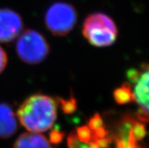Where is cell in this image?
<instances>
[{
	"label": "cell",
	"instance_id": "9c48e42d",
	"mask_svg": "<svg viewBox=\"0 0 149 148\" xmlns=\"http://www.w3.org/2000/svg\"><path fill=\"white\" fill-rule=\"evenodd\" d=\"M14 148H52L46 138L36 132L23 133L17 138Z\"/></svg>",
	"mask_w": 149,
	"mask_h": 148
},
{
	"label": "cell",
	"instance_id": "277c9868",
	"mask_svg": "<svg viewBox=\"0 0 149 148\" xmlns=\"http://www.w3.org/2000/svg\"><path fill=\"white\" fill-rule=\"evenodd\" d=\"M77 21V12L71 4L55 2L45 12V26L53 35L64 36L74 29Z\"/></svg>",
	"mask_w": 149,
	"mask_h": 148
},
{
	"label": "cell",
	"instance_id": "4fadbf2b",
	"mask_svg": "<svg viewBox=\"0 0 149 148\" xmlns=\"http://www.w3.org/2000/svg\"><path fill=\"white\" fill-rule=\"evenodd\" d=\"M68 145L69 148H95L89 144H86L78 139L76 132H72L68 138Z\"/></svg>",
	"mask_w": 149,
	"mask_h": 148
},
{
	"label": "cell",
	"instance_id": "ac0fdd59",
	"mask_svg": "<svg viewBox=\"0 0 149 148\" xmlns=\"http://www.w3.org/2000/svg\"><path fill=\"white\" fill-rule=\"evenodd\" d=\"M8 63V56L6 52L0 46V73H2L6 67Z\"/></svg>",
	"mask_w": 149,
	"mask_h": 148
},
{
	"label": "cell",
	"instance_id": "30bf717a",
	"mask_svg": "<svg viewBox=\"0 0 149 148\" xmlns=\"http://www.w3.org/2000/svg\"><path fill=\"white\" fill-rule=\"evenodd\" d=\"M113 98L118 104L134 102V94L130 83H124L120 87L116 88L113 92Z\"/></svg>",
	"mask_w": 149,
	"mask_h": 148
},
{
	"label": "cell",
	"instance_id": "3957f363",
	"mask_svg": "<svg viewBox=\"0 0 149 148\" xmlns=\"http://www.w3.org/2000/svg\"><path fill=\"white\" fill-rule=\"evenodd\" d=\"M50 51L49 43L42 35L33 30H26L16 43L19 58L28 64H36L45 60Z\"/></svg>",
	"mask_w": 149,
	"mask_h": 148
},
{
	"label": "cell",
	"instance_id": "8fae6325",
	"mask_svg": "<svg viewBox=\"0 0 149 148\" xmlns=\"http://www.w3.org/2000/svg\"><path fill=\"white\" fill-rule=\"evenodd\" d=\"M132 132L136 141H142V139L146 137V134H147L145 124L142 123V122H140L139 120V121L136 120L134 123L132 124Z\"/></svg>",
	"mask_w": 149,
	"mask_h": 148
},
{
	"label": "cell",
	"instance_id": "52a82bcc",
	"mask_svg": "<svg viewBox=\"0 0 149 148\" xmlns=\"http://www.w3.org/2000/svg\"><path fill=\"white\" fill-rule=\"evenodd\" d=\"M136 120L134 116L129 113L120 120L115 135L112 138L115 141L116 148H145L139 144L132 135V126Z\"/></svg>",
	"mask_w": 149,
	"mask_h": 148
},
{
	"label": "cell",
	"instance_id": "5bb4252c",
	"mask_svg": "<svg viewBox=\"0 0 149 148\" xmlns=\"http://www.w3.org/2000/svg\"><path fill=\"white\" fill-rule=\"evenodd\" d=\"M61 108L65 113H72L77 109V102L74 98H70V100L61 99Z\"/></svg>",
	"mask_w": 149,
	"mask_h": 148
},
{
	"label": "cell",
	"instance_id": "2e32d148",
	"mask_svg": "<svg viewBox=\"0 0 149 148\" xmlns=\"http://www.w3.org/2000/svg\"><path fill=\"white\" fill-rule=\"evenodd\" d=\"M140 75H141V70L140 69H134V68L129 69L127 73V78H128L129 81L131 82L132 83H133V84L136 83V81L138 80Z\"/></svg>",
	"mask_w": 149,
	"mask_h": 148
},
{
	"label": "cell",
	"instance_id": "ba28073f",
	"mask_svg": "<svg viewBox=\"0 0 149 148\" xmlns=\"http://www.w3.org/2000/svg\"><path fill=\"white\" fill-rule=\"evenodd\" d=\"M17 122L9 105L0 104V138H8L16 132Z\"/></svg>",
	"mask_w": 149,
	"mask_h": 148
},
{
	"label": "cell",
	"instance_id": "e0dca14e",
	"mask_svg": "<svg viewBox=\"0 0 149 148\" xmlns=\"http://www.w3.org/2000/svg\"><path fill=\"white\" fill-rule=\"evenodd\" d=\"M64 138V134L58 130H53L50 134V141L53 144H58Z\"/></svg>",
	"mask_w": 149,
	"mask_h": 148
},
{
	"label": "cell",
	"instance_id": "6da1fadb",
	"mask_svg": "<svg viewBox=\"0 0 149 148\" xmlns=\"http://www.w3.org/2000/svg\"><path fill=\"white\" fill-rule=\"evenodd\" d=\"M17 116L21 125L30 132H43L51 129L56 120V101L45 94H33L19 107Z\"/></svg>",
	"mask_w": 149,
	"mask_h": 148
},
{
	"label": "cell",
	"instance_id": "9a60e30c",
	"mask_svg": "<svg viewBox=\"0 0 149 148\" xmlns=\"http://www.w3.org/2000/svg\"><path fill=\"white\" fill-rule=\"evenodd\" d=\"M102 126H104V122H103L102 116L99 114H95L89 120L88 127L90 129L91 131H94Z\"/></svg>",
	"mask_w": 149,
	"mask_h": 148
},
{
	"label": "cell",
	"instance_id": "7a4b0ae2",
	"mask_svg": "<svg viewBox=\"0 0 149 148\" xmlns=\"http://www.w3.org/2000/svg\"><path fill=\"white\" fill-rule=\"evenodd\" d=\"M83 34L89 43L96 47H106L117 40V28L115 23L103 13H93L86 18L83 25Z\"/></svg>",
	"mask_w": 149,
	"mask_h": 148
},
{
	"label": "cell",
	"instance_id": "5b68a950",
	"mask_svg": "<svg viewBox=\"0 0 149 148\" xmlns=\"http://www.w3.org/2000/svg\"><path fill=\"white\" fill-rule=\"evenodd\" d=\"M134 99L139 106L136 117L140 122H149V66L142 68L141 75L134 83Z\"/></svg>",
	"mask_w": 149,
	"mask_h": 148
},
{
	"label": "cell",
	"instance_id": "8992f818",
	"mask_svg": "<svg viewBox=\"0 0 149 148\" xmlns=\"http://www.w3.org/2000/svg\"><path fill=\"white\" fill-rule=\"evenodd\" d=\"M24 23L20 15L9 8H0V42L9 43L21 34Z\"/></svg>",
	"mask_w": 149,
	"mask_h": 148
},
{
	"label": "cell",
	"instance_id": "7c38bea8",
	"mask_svg": "<svg viewBox=\"0 0 149 148\" xmlns=\"http://www.w3.org/2000/svg\"><path fill=\"white\" fill-rule=\"evenodd\" d=\"M76 135L79 141L86 144H89L93 138L92 131L88 126H81V127L77 128Z\"/></svg>",
	"mask_w": 149,
	"mask_h": 148
}]
</instances>
